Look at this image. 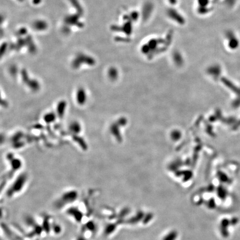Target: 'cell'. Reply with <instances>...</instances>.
Here are the masks:
<instances>
[{"mask_svg":"<svg viewBox=\"0 0 240 240\" xmlns=\"http://www.w3.org/2000/svg\"><path fill=\"white\" fill-rule=\"evenodd\" d=\"M177 237V233L175 231L170 232L168 235H167L163 240H175Z\"/></svg>","mask_w":240,"mask_h":240,"instance_id":"cell-4","label":"cell"},{"mask_svg":"<svg viewBox=\"0 0 240 240\" xmlns=\"http://www.w3.org/2000/svg\"><path fill=\"white\" fill-rule=\"evenodd\" d=\"M239 220L238 217H232L229 219L228 217L221 218L218 224V230L222 238H228L230 235L229 230L233 227L236 226L238 224Z\"/></svg>","mask_w":240,"mask_h":240,"instance_id":"cell-2","label":"cell"},{"mask_svg":"<svg viewBox=\"0 0 240 240\" xmlns=\"http://www.w3.org/2000/svg\"><path fill=\"white\" fill-rule=\"evenodd\" d=\"M86 240V238H85V236H77V237H75V238H74V240Z\"/></svg>","mask_w":240,"mask_h":240,"instance_id":"cell-5","label":"cell"},{"mask_svg":"<svg viewBox=\"0 0 240 240\" xmlns=\"http://www.w3.org/2000/svg\"><path fill=\"white\" fill-rule=\"evenodd\" d=\"M25 181L22 179L14 182L8 190L6 192V196L8 199H13L22 194L25 188Z\"/></svg>","mask_w":240,"mask_h":240,"instance_id":"cell-3","label":"cell"},{"mask_svg":"<svg viewBox=\"0 0 240 240\" xmlns=\"http://www.w3.org/2000/svg\"><path fill=\"white\" fill-rule=\"evenodd\" d=\"M78 197V192L75 190L63 191L56 199L54 202V206L58 210L66 209L74 205Z\"/></svg>","mask_w":240,"mask_h":240,"instance_id":"cell-1","label":"cell"}]
</instances>
